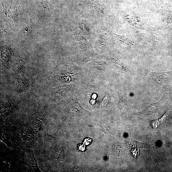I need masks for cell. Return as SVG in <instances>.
<instances>
[{"mask_svg": "<svg viewBox=\"0 0 172 172\" xmlns=\"http://www.w3.org/2000/svg\"><path fill=\"white\" fill-rule=\"evenodd\" d=\"M171 72L163 73H150V77L154 81L163 87L171 77Z\"/></svg>", "mask_w": 172, "mask_h": 172, "instance_id": "cell-1", "label": "cell"}, {"mask_svg": "<svg viewBox=\"0 0 172 172\" xmlns=\"http://www.w3.org/2000/svg\"><path fill=\"white\" fill-rule=\"evenodd\" d=\"M169 113H170V111H168L162 118H161L160 119L158 120H156L155 121H157V122H158V126L165 121V120L166 119L167 117L168 116V115H169Z\"/></svg>", "mask_w": 172, "mask_h": 172, "instance_id": "cell-2", "label": "cell"}]
</instances>
